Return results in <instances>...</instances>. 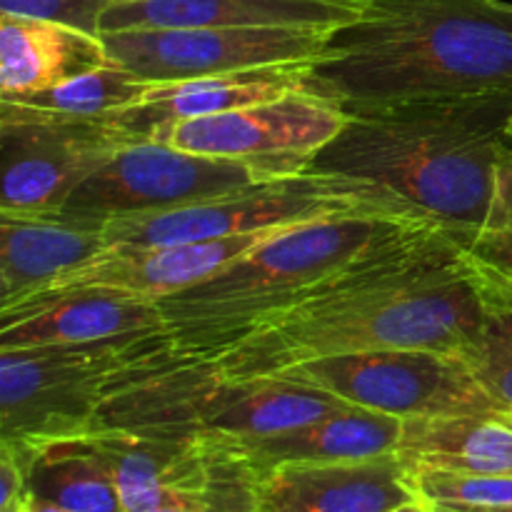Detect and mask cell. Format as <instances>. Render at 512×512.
<instances>
[{"label":"cell","mask_w":512,"mask_h":512,"mask_svg":"<svg viewBox=\"0 0 512 512\" xmlns=\"http://www.w3.org/2000/svg\"><path fill=\"white\" fill-rule=\"evenodd\" d=\"M485 305L488 313L480 328L453 355L463 360L500 413H512V310L488 300Z\"/></svg>","instance_id":"25"},{"label":"cell","mask_w":512,"mask_h":512,"mask_svg":"<svg viewBox=\"0 0 512 512\" xmlns=\"http://www.w3.org/2000/svg\"><path fill=\"white\" fill-rule=\"evenodd\" d=\"M365 0H120L100 20V35L165 28H315L338 30Z\"/></svg>","instance_id":"18"},{"label":"cell","mask_w":512,"mask_h":512,"mask_svg":"<svg viewBox=\"0 0 512 512\" xmlns=\"http://www.w3.org/2000/svg\"><path fill=\"white\" fill-rule=\"evenodd\" d=\"M345 118L348 110L335 100L295 90L268 103L168 125L148 140L210 158L248 160L285 178L308 173Z\"/></svg>","instance_id":"11"},{"label":"cell","mask_w":512,"mask_h":512,"mask_svg":"<svg viewBox=\"0 0 512 512\" xmlns=\"http://www.w3.org/2000/svg\"><path fill=\"white\" fill-rule=\"evenodd\" d=\"M500 415H503V418H505V420H508V423L512 425V413H500Z\"/></svg>","instance_id":"37"},{"label":"cell","mask_w":512,"mask_h":512,"mask_svg":"<svg viewBox=\"0 0 512 512\" xmlns=\"http://www.w3.org/2000/svg\"><path fill=\"white\" fill-rule=\"evenodd\" d=\"M308 70L310 63L268 65L178 83H155L138 103L110 115L108 123L128 133L130 138L148 140L168 125L223 115L303 90Z\"/></svg>","instance_id":"20"},{"label":"cell","mask_w":512,"mask_h":512,"mask_svg":"<svg viewBox=\"0 0 512 512\" xmlns=\"http://www.w3.org/2000/svg\"><path fill=\"white\" fill-rule=\"evenodd\" d=\"M398 455L410 470L512 475V425L500 410L403 420Z\"/></svg>","instance_id":"22"},{"label":"cell","mask_w":512,"mask_h":512,"mask_svg":"<svg viewBox=\"0 0 512 512\" xmlns=\"http://www.w3.org/2000/svg\"><path fill=\"white\" fill-rule=\"evenodd\" d=\"M280 178L248 160L210 158L158 140H135L90 175L63 208L98 220L158 213Z\"/></svg>","instance_id":"9"},{"label":"cell","mask_w":512,"mask_h":512,"mask_svg":"<svg viewBox=\"0 0 512 512\" xmlns=\"http://www.w3.org/2000/svg\"><path fill=\"white\" fill-rule=\"evenodd\" d=\"M23 512H25V510H23Z\"/></svg>","instance_id":"39"},{"label":"cell","mask_w":512,"mask_h":512,"mask_svg":"<svg viewBox=\"0 0 512 512\" xmlns=\"http://www.w3.org/2000/svg\"><path fill=\"white\" fill-rule=\"evenodd\" d=\"M155 300L105 290H75L0 310V350L90 345L163 333Z\"/></svg>","instance_id":"17"},{"label":"cell","mask_w":512,"mask_h":512,"mask_svg":"<svg viewBox=\"0 0 512 512\" xmlns=\"http://www.w3.org/2000/svg\"><path fill=\"white\" fill-rule=\"evenodd\" d=\"M485 313L465 245L445 228H428L370 260L323 298L180 365L243 380L305 360L373 350L455 353L473 338Z\"/></svg>","instance_id":"1"},{"label":"cell","mask_w":512,"mask_h":512,"mask_svg":"<svg viewBox=\"0 0 512 512\" xmlns=\"http://www.w3.org/2000/svg\"><path fill=\"white\" fill-rule=\"evenodd\" d=\"M510 115L512 93L348 108L310 170L373 183L468 248L490 215Z\"/></svg>","instance_id":"2"},{"label":"cell","mask_w":512,"mask_h":512,"mask_svg":"<svg viewBox=\"0 0 512 512\" xmlns=\"http://www.w3.org/2000/svg\"><path fill=\"white\" fill-rule=\"evenodd\" d=\"M105 63L100 35L0 13V100L43 93Z\"/></svg>","instance_id":"21"},{"label":"cell","mask_w":512,"mask_h":512,"mask_svg":"<svg viewBox=\"0 0 512 512\" xmlns=\"http://www.w3.org/2000/svg\"><path fill=\"white\" fill-rule=\"evenodd\" d=\"M275 233L280 230L205 240V243L163 245V248H110L18 305L75 293V290H105V293L135 295L158 303L168 295L210 278Z\"/></svg>","instance_id":"14"},{"label":"cell","mask_w":512,"mask_h":512,"mask_svg":"<svg viewBox=\"0 0 512 512\" xmlns=\"http://www.w3.org/2000/svg\"><path fill=\"white\" fill-rule=\"evenodd\" d=\"M25 512H73L68 508H60V505L48 503V500H40L35 495H30L28 503H25Z\"/></svg>","instance_id":"32"},{"label":"cell","mask_w":512,"mask_h":512,"mask_svg":"<svg viewBox=\"0 0 512 512\" xmlns=\"http://www.w3.org/2000/svg\"><path fill=\"white\" fill-rule=\"evenodd\" d=\"M508 140H510V145H512V115H510V123H508Z\"/></svg>","instance_id":"36"},{"label":"cell","mask_w":512,"mask_h":512,"mask_svg":"<svg viewBox=\"0 0 512 512\" xmlns=\"http://www.w3.org/2000/svg\"><path fill=\"white\" fill-rule=\"evenodd\" d=\"M83 440L110 470L128 512L168 508L235 463L208 438L100 428Z\"/></svg>","instance_id":"13"},{"label":"cell","mask_w":512,"mask_h":512,"mask_svg":"<svg viewBox=\"0 0 512 512\" xmlns=\"http://www.w3.org/2000/svg\"><path fill=\"white\" fill-rule=\"evenodd\" d=\"M25 450L30 495L73 512H128L110 470L83 438Z\"/></svg>","instance_id":"23"},{"label":"cell","mask_w":512,"mask_h":512,"mask_svg":"<svg viewBox=\"0 0 512 512\" xmlns=\"http://www.w3.org/2000/svg\"><path fill=\"white\" fill-rule=\"evenodd\" d=\"M135 143L108 120H63L0 103V210H55Z\"/></svg>","instance_id":"10"},{"label":"cell","mask_w":512,"mask_h":512,"mask_svg":"<svg viewBox=\"0 0 512 512\" xmlns=\"http://www.w3.org/2000/svg\"><path fill=\"white\" fill-rule=\"evenodd\" d=\"M150 512H255V475L235 460L208 485L193 490L168 508Z\"/></svg>","instance_id":"28"},{"label":"cell","mask_w":512,"mask_h":512,"mask_svg":"<svg viewBox=\"0 0 512 512\" xmlns=\"http://www.w3.org/2000/svg\"><path fill=\"white\" fill-rule=\"evenodd\" d=\"M120 0H0V13L50 20L83 33L100 35V20Z\"/></svg>","instance_id":"29"},{"label":"cell","mask_w":512,"mask_h":512,"mask_svg":"<svg viewBox=\"0 0 512 512\" xmlns=\"http://www.w3.org/2000/svg\"><path fill=\"white\" fill-rule=\"evenodd\" d=\"M428 228L440 225L353 213L270 235L210 278L158 300L165 325L155 333L158 353L143 373L188 363L265 328Z\"/></svg>","instance_id":"4"},{"label":"cell","mask_w":512,"mask_h":512,"mask_svg":"<svg viewBox=\"0 0 512 512\" xmlns=\"http://www.w3.org/2000/svg\"><path fill=\"white\" fill-rule=\"evenodd\" d=\"M430 512H468V510H460V508H453V505H443V503H430Z\"/></svg>","instance_id":"34"},{"label":"cell","mask_w":512,"mask_h":512,"mask_svg":"<svg viewBox=\"0 0 512 512\" xmlns=\"http://www.w3.org/2000/svg\"><path fill=\"white\" fill-rule=\"evenodd\" d=\"M390 512H430V503H428V500L418 498V500H413V503L400 505V508H395V510H390Z\"/></svg>","instance_id":"33"},{"label":"cell","mask_w":512,"mask_h":512,"mask_svg":"<svg viewBox=\"0 0 512 512\" xmlns=\"http://www.w3.org/2000/svg\"><path fill=\"white\" fill-rule=\"evenodd\" d=\"M265 378L325 390L343 403L400 420L500 410L463 360L443 350L398 348L335 355L305 360Z\"/></svg>","instance_id":"8"},{"label":"cell","mask_w":512,"mask_h":512,"mask_svg":"<svg viewBox=\"0 0 512 512\" xmlns=\"http://www.w3.org/2000/svg\"><path fill=\"white\" fill-rule=\"evenodd\" d=\"M353 213L423 218L373 183L308 170L183 208L105 220V238L110 248H163L270 233Z\"/></svg>","instance_id":"7"},{"label":"cell","mask_w":512,"mask_h":512,"mask_svg":"<svg viewBox=\"0 0 512 512\" xmlns=\"http://www.w3.org/2000/svg\"><path fill=\"white\" fill-rule=\"evenodd\" d=\"M403 420L378 410L345 405L310 423L258 435V438H220L215 443L258 475L280 465L340 463L398 453Z\"/></svg>","instance_id":"19"},{"label":"cell","mask_w":512,"mask_h":512,"mask_svg":"<svg viewBox=\"0 0 512 512\" xmlns=\"http://www.w3.org/2000/svg\"><path fill=\"white\" fill-rule=\"evenodd\" d=\"M468 258L512 285V145L503 153L493 205L478 238L465 248Z\"/></svg>","instance_id":"26"},{"label":"cell","mask_w":512,"mask_h":512,"mask_svg":"<svg viewBox=\"0 0 512 512\" xmlns=\"http://www.w3.org/2000/svg\"><path fill=\"white\" fill-rule=\"evenodd\" d=\"M335 30L165 28L103 33L113 63L148 83H178L268 65L313 63Z\"/></svg>","instance_id":"12"},{"label":"cell","mask_w":512,"mask_h":512,"mask_svg":"<svg viewBox=\"0 0 512 512\" xmlns=\"http://www.w3.org/2000/svg\"><path fill=\"white\" fill-rule=\"evenodd\" d=\"M418 498L398 453L280 465L255 478V512H390Z\"/></svg>","instance_id":"15"},{"label":"cell","mask_w":512,"mask_h":512,"mask_svg":"<svg viewBox=\"0 0 512 512\" xmlns=\"http://www.w3.org/2000/svg\"><path fill=\"white\" fill-rule=\"evenodd\" d=\"M460 510H468V512H512V505H510V508H460Z\"/></svg>","instance_id":"35"},{"label":"cell","mask_w":512,"mask_h":512,"mask_svg":"<svg viewBox=\"0 0 512 512\" xmlns=\"http://www.w3.org/2000/svg\"><path fill=\"white\" fill-rule=\"evenodd\" d=\"M415 490L428 503L453 508H510L512 475H463L443 470H410Z\"/></svg>","instance_id":"27"},{"label":"cell","mask_w":512,"mask_h":512,"mask_svg":"<svg viewBox=\"0 0 512 512\" xmlns=\"http://www.w3.org/2000/svg\"><path fill=\"white\" fill-rule=\"evenodd\" d=\"M105 250V220L65 208L0 210V310L33 298Z\"/></svg>","instance_id":"16"},{"label":"cell","mask_w":512,"mask_h":512,"mask_svg":"<svg viewBox=\"0 0 512 512\" xmlns=\"http://www.w3.org/2000/svg\"><path fill=\"white\" fill-rule=\"evenodd\" d=\"M465 260H468V255H465ZM468 268H470V273H473V280H475V285H478L480 295H483L488 303L503 305V308L512 310V285L503 283V280L495 278V275L485 273L483 268H478V265L470 263V260H468Z\"/></svg>","instance_id":"31"},{"label":"cell","mask_w":512,"mask_h":512,"mask_svg":"<svg viewBox=\"0 0 512 512\" xmlns=\"http://www.w3.org/2000/svg\"><path fill=\"white\" fill-rule=\"evenodd\" d=\"M155 83L138 78L118 63H105L63 85L23 98L0 100L28 113L63 120H108L118 110L138 103Z\"/></svg>","instance_id":"24"},{"label":"cell","mask_w":512,"mask_h":512,"mask_svg":"<svg viewBox=\"0 0 512 512\" xmlns=\"http://www.w3.org/2000/svg\"><path fill=\"white\" fill-rule=\"evenodd\" d=\"M30 453L20 445L0 443V512H23L30 498Z\"/></svg>","instance_id":"30"},{"label":"cell","mask_w":512,"mask_h":512,"mask_svg":"<svg viewBox=\"0 0 512 512\" xmlns=\"http://www.w3.org/2000/svg\"><path fill=\"white\" fill-rule=\"evenodd\" d=\"M335 395L283 378H223L195 365L130 373L100 408V428L180 435L258 438L345 408Z\"/></svg>","instance_id":"5"},{"label":"cell","mask_w":512,"mask_h":512,"mask_svg":"<svg viewBox=\"0 0 512 512\" xmlns=\"http://www.w3.org/2000/svg\"><path fill=\"white\" fill-rule=\"evenodd\" d=\"M305 93L348 108L512 93L508 0H365L310 63Z\"/></svg>","instance_id":"3"},{"label":"cell","mask_w":512,"mask_h":512,"mask_svg":"<svg viewBox=\"0 0 512 512\" xmlns=\"http://www.w3.org/2000/svg\"><path fill=\"white\" fill-rule=\"evenodd\" d=\"M158 353L155 333L90 345L0 350V440L43 448L85 438L115 385Z\"/></svg>","instance_id":"6"},{"label":"cell","mask_w":512,"mask_h":512,"mask_svg":"<svg viewBox=\"0 0 512 512\" xmlns=\"http://www.w3.org/2000/svg\"><path fill=\"white\" fill-rule=\"evenodd\" d=\"M465 255H468V253H465ZM470 260V258H468ZM470 263H473V260H470ZM478 268H480V265H478ZM485 273H488V270H485ZM490 275H493V273H490ZM495 278H498V275H495ZM503 283H505V280H503ZM510 285V283H508Z\"/></svg>","instance_id":"38"}]
</instances>
